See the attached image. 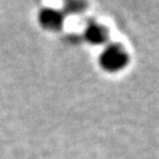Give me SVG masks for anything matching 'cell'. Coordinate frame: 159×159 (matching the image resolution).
<instances>
[{
	"label": "cell",
	"instance_id": "1",
	"mask_svg": "<svg viewBox=\"0 0 159 159\" xmlns=\"http://www.w3.org/2000/svg\"><path fill=\"white\" fill-rule=\"evenodd\" d=\"M130 61L126 48L120 44H108L102 48L99 56V63L102 70L110 73H116L127 66Z\"/></svg>",
	"mask_w": 159,
	"mask_h": 159
},
{
	"label": "cell",
	"instance_id": "2",
	"mask_svg": "<svg viewBox=\"0 0 159 159\" xmlns=\"http://www.w3.org/2000/svg\"><path fill=\"white\" fill-rule=\"evenodd\" d=\"M65 16L61 11L56 8H44L39 13V23L45 30L59 31L63 27Z\"/></svg>",
	"mask_w": 159,
	"mask_h": 159
},
{
	"label": "cell",
	"instance_id": "3",
	"mask_svg": "<svg viewBox=\"0 0 159 159\" xmlns=\"http://www.w3.org/2000/svg\"><path fill=\"white\" fill-rule=\"evenodd\" d=\"M84 38L91 45H104L107 43L108 32L105 26L97 21H91L84 31Z\"/></svg>",
	"mask_w": 159,
	"mask_h": 159
},
{
	"label": "cell",
	"instance_id": "4",
	"mask_svg": "<svg viewBox=\"0 0 159 159\" xmlns=\"http://www.w3.org/2000/svg\"><path fill=\"white\" fill-rule=\"evenodd\" d=\"M86 8V4L83 2V1H68L65 4V11L67 13H72V14H77V13H80L83 12Z\"/></svg>",
	"mask_w": 159,
	"mask_h": 159
}]
</instances>
